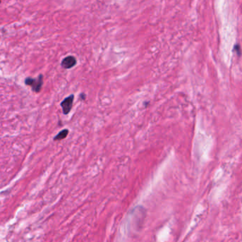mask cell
I'll use <instances>...</instances> for the list:
<instances>
[{
	"label": "cell",
	"mask_w": 242,
	"mask_h": 242,
	"mask_svg": "<svg viewBox=\"0 0 242 242\" xmlns=\"http://www.w3.org/2000/svg\"><path fill=\"white\" fill-rule=\"evenodd\" d=\"M25 83L27 85L32 87L33 90L36 93H39L41 91L42 85H43V75H40L37 79L28 78L25 80Z\"/></svg>",
	"instance_id": "6da1fadb"
},
{
	"label": "cell",
	"mask_w": 242,
	"mask_h": 242,
	"mask_svg": "<svg viewBox=\"0 0 242 242\" xmlns=\"http://www.w3.org/2000/svg\"><path fill=\"white\" fill-rule=\"evenodd\" d=\"M73 100H74V95H71L70 96H69V97L66 98V99L61 102L60 105H61L62 112H63V113L65 114H68L70 112L72 107H73Z\"/></svg>",
	"instance_id": "7a4b0ae2"
},
{
	"label": "cell",
	"mask_w": 242,
	"mask_h": 242,
	"mask_svg": "<svg viewBox=\"0 0 242 242\" xmlns=\"http://www.w3.org/2000/svg\"><path fill=\"white\" fill-rule=\"evenodd\" d=\"M76 64V59L73 56L66 57L62 61V66L66 69H69L73 68Z\"/></svg>",
	"instance_id": "3957f363"
},
{
	"label": "cell",
	"mask_w": 242,
	"mask_h": 242,
	"mask_svg": "<svg viewBox=\"0 0 242 242\" xmlns=\"http://www.w3.org/2000/svg\"><path fill=\"white\" fill-rule=\"evenodd\" d=\"M68 134V129H64L60 132L59 134H57L56 136L54 137V141H60L63 138H66Z\"/></svg>",
	"instance_id": "277c9868"
},
{
	"label": "cell",
	"mask_w": 242,
	"mask_h": 242,
	"mask_svg": "<svg viewBox=\"0 0 242 242\" xmlns=\"http://www.w3.org/2000/svg\"><path fill=\"white\" fill-rule=\"evenodd\" d=\"M0 2H1V1H0Z\"/></svg>",
	"instance_id": "5b68a950"
}]
</instances>
